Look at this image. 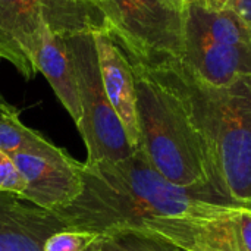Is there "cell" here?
<instances>
[{"mask_svg":"<svg viewBox=\"0 0 251 251\" xmlns=\"http://www.w3.org/2000/svg\"><path fill=\"white\" fill-rule=\"evenodd\" d=\"M81 178L78 199L53 213L68 229L97 237L141 231L182 251H210L235 237L247 209L172 184L141 149L122 160L84 162Z\"/></svg>","mask_w":251,"mask_h":251,"instance_id":"6da1fadb","label":"cell"},{"mask_svg":"<svg viewBox=\"0 0 251 251\" xmlns=\"http://www.w3.org/2000/svg\"><path fill=\"white\" fill-rule=\"evenodd\" d=\"M151 71L178 99L197 132L215 196L225 203L250 206L251 75L215 87L181 62Z\"/></svg>","mask_w":251,"mask_h":251,"instance_id":"7a4b0ae2","label":"cell"},{"mask_svg":"<svg viewBox=\"0 0 251 251\" xmlns=\"http://www.w3.org/2000/svg\"><path fill=\"white\" fill-rule=\"evenodd\" d=\"M132 71L140 128L138 149L172 184L221 201L215 196L200 138L178 99L151 69L132 65Z\"/></svg>","mask_w":251,"mask_h":251,"instance_id":"3957f363","label":"cell"},{"mask_svg":"<svg viewBox=\"0 0 251 251\" xmlns=\"http://www.w3.org/2000/svg\"><path fill=\"white\" fill-rule=\"evenodd\" d=\"M60 37L107 32L103 13L90 0H0V53L25 79L37 74L40 31Z\"/></svg>","mask_w":251,"mask_h":251,"instance_id":"277c9868","label":"cell"},{"mask_svg":"<svg viewBox=\"0 0 251 251\" xmlns=\"http://www.w3.org/2000/svg\"><path fill=\"white\" fill-rule=\"evenodd\" d=\"M103 13L107 35L132 65L159 69L179 63L184 9L176 0H90Z\"/></svg>","mask_w":251,"mask_h":251,"instance_id":"5b68a950","label":"cell"},{"mask_svg":"<svg viewBox=\"0 0 251 251\" xmlns=\"http://www.w3.org/2000/svg\"><path fill=\"white\" fill-rule=\"evenodd\" d=\"M72 54L81 101V119L76 125L87 160H122L134 153L126 131L103 88L94 35L78 34L66 38Z\"/></svg>","mask_w":251,"mask_h":251,"instance_id":"8992f818","label":"cell"},{"mask_svg":"<svg viewBox=\"0 0 251 251\" xmlns=\"http://www.w3.org/2000/svg\"><path fill=\"white\" fill-rule=\"evenodd\" d=\"M25 181L21 199L46 210H57L74 200L82 191L81 166L65 150L62 154H10Z\"/></svg>","mask_w":251,"mask_h":251,"instance_id":"52a82bcc","label":"cell"},{"mask_svg":"<svg viewBox=\"0 0 251 251\" xmlns=\"http://www.w3.org/2000/svg\"><path fill=\"white\" fill-rule=\"evenodd\" d=\"M181 63L210 85H228L243 75H251V44L213 40L184 21Z\"/></svg>","mask_w":251,"mask_h":251,"instance_id":"ba28073f","label":"cell"},{"mask_svg":"<svg viewBox=\"0 0 251 251\" xmlns=\"http://www.w3.org/2000/svg\"><path fill=\"white\" fill-rule=\"evenodd\" d=\"M93 35L103 88L135 150L140 147V128L132 65L122 49L106 32H96Z\"/></svg>","mask_w":251,"mask_h":251,"instance_id":"9c48e42d","label":"cell"},{"mask_svg":"<svg viewBox=\"0 0 251 251\" xmlns=\"http://www.w3.org/2000/svg\"><path fill=\"white\" fill-rule=\"evenodd\" d=\"M65 229L53 212L19 196L0 194V251H43L50 235Z\"/></svg>","mask_w":251,"mask_h":251,"instance_id":"30bf717a","label":"cell"},{"mask_svg":"<svg viewBox=\"0 0 251 251\" xmlns=\"http://www.w3.org/2000/svg\"><path fill=\"white\" fill-rule=\"evenodd\" d=\"M35 63L38 74L46 76L56 97L71 115L75 125H78L81 119V101L75 63L66 38L53 32L46 24L40 31V46Z\"/></svg>","mask_w":251,"mask_h":251,"instance_id":"8fae6325","label":"cell"},{"mask_svg":"<svg viewBox=\"0 0 251 251\" xmlns=\"http://www.w3.org/2000/svg\"><path fill=\"white\" fill-rule=\"evenodd\" d=\"M0 150L10 154H62L65 150L54 146L40 132L21 121V110L10 104L0 93Z\"/></svg>","mask_w":251,"mask_h":251,"instance_id":"7c38bea8","label":"cell"},{"mask_svg":"<svg viewBox=\"0 0 251 251\" xmlns=\"http://www.w3.org/2000/svg\"><path fill=\"white\" fill-rule=\"evenodd\" d=\"M90 249L94 251H182L141 231H125L97 237Z\"/></svg>","mask_w":251,"mask_h":251,"instance_id":"4fadbf2b","label":"cell"},{"mask_svg":"<svg viewBox=\"0 0 251 251\" xmlns=\"http://www.w3.org/2000/svg\"><path fill=\"white\" fill-rule=\"evenodd\" d=\"M96 238L97 235L91 232L65 229L50 235L44 243L43 251H87Z\"/></svg>","mask_w":251,"mask_h":251,"instance_id":"5bb4252c","label":"cell"},{"mask_svg":"<svg viewBox=\"0 0 251 251\" xmlns=\"http://www.w3.org/2000/svg\"><path fill=\"white\" fill-rule=\"evenodd\" d=\"M25 185L26 184L12 157L0 150V194H13L21 197Z\"/></svg>","mask_w":251,"mask_h":251,"instance_id":"9a60e30c","label":"cell"},{"mask_svg":"<svg viewBox=\"0 0 251 251\" xmlns=\"http://www.w3.org/2000/svg\"><path fill=\"white\" fill-rule=\"evenodd\" d=\"M238 244L241 251H251V206H249L238 219Z\"/></svg>","mask_w":251,"mask_h":251,"instance_id":"2e32d148","label":"cell"},{"mask_svg":"<svg viewBox=\"0 0 251 251\" xmlns=\"http://www.w3.org/2000/svg\"><path fill=\"white\" fill-rule=\"evenodd\" d=\"M231 10L235 12L251 28V0H234Z\"/></svg>","mask_w":251,"mask_h":251,"instance_id":"e0dca14e","label":"cell"},{"mask_svg":"<svg viewBox=\"0 0 251 251\" xmlns=\"http://www.w3.org/2000/svg\"><path fill=\"white\" fill-rule=\"evenodd\" d=\"M234 0H204V7L210 12H225L231 10Z\"/></svg>","mask_w":251,"mask_h":251,"instance_id":"ac0fdd59","label":"cell"},{"mask_svg":"<svg viewBox=\"0 0 251 251\" xmlns=\"http://www.w3.org/2000/svg\"><path fill=\"white\" fill-rule=\"evenodd\" d=\"M182 9L188 7V6H193V4H197V6H203L204 7V0H176Z\"/></svg>","mask_w":251,"mask_h":251,"instance_id":"d6986e66","label":"cell"},{"mask_svg":"<svg viewBox=\"0 0 251 251\" xmlns=\"http://www.w3.org/2000/svg\"><path fill=\"white\" fill-rule=\"evenodd\" d=\"M87 251H94V250H91V249H90V247H88V250H87Z\"/></svg>","mask_w":251,"mask_h":251,"instance_id":"ffe728a7","label":"cell"},{"mask_svg":"<svg viewBox=\"0 0 251 251\" xmlns=\"http://www.w3.org/2000/svg\"><path fill=\"white\" fill-rule=\"evenodd\" d=\"M0 57H1V53H0Z\"/></svg>","mask_w":251,"mask_h":251,"instance_id":"44dd1931","label":"cell"},{"mask_svg":"<svg viewBox=\"0 0 251 251\" xmlns=\"http://www.w3.org/2000/svg\"><path fill=\"white\" fill-rule=\"evenodd\" d=\"M250 206H251V204H250Z\"/></svg>","mask_w":251,"mask_h":251,"instance_id":"7402d4cb","label":"cell"}]
</instances>
